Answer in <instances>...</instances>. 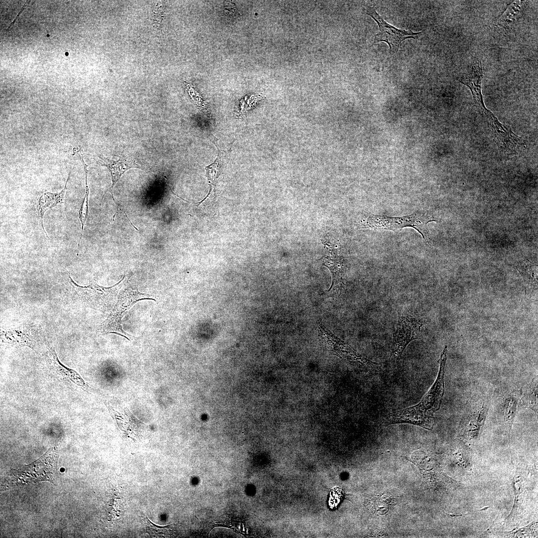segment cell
<instances>
[{
  "mask_svg": "<svg viewBox=\"0 0 538 538\" xmlns=\"http://www.w3.org/2000/svg\"><path fill=\"white\" fill-rule=\"evenodd\" d=\"M488 404L487 401L478 402L469 413L465 428L468 439H475L481 434L488 413Z\"/></svg>",
  "mask_w": 538,
  "mask_h": 538,
  "instance_id": "obj_12",
  "label": "cell"
},
{
  "mask_svg": "<svg viewBox=\"0 0 538 538\" xmlns=\"http://www.w3.org/2000/svg\"><path fill=\"white\" fill-rule=\"evenodd\" d=\"M45 358L48 366L55 374L63 379L70 381L77 386L87 388V384L76 371L65 366L60 362L53 348L47 349Z\"/></svg>",
  "mask_w": 538,
  "mask_h": 538,
  "instance_id": "obj_11",
  "label": "cell"
},
{
  "mask_svg": "<svg viewBox=\"0 0 538 538\" xmlns=\"http://www.w3.org/2000/svg\"><path fill=\"white\" fill-rule=\"evenodd\" d=\"M447 346L441 354L440 366L434 383L416 404L389 414L384 423L387 425L408 423L431 430L434 423V413L440 409L444 393L445 367Z\"/></svg>",
  "mask_w": 538,
  "mask_h": 538,
  "instance_id": "obj_1",
  "label": "cell"
},
{
  "mask_svg": "<svg viewBox=\"0 0 538 538\" xmlns=\"http://www.w3.org/2000/svg\"><path fill=\"white\" fill-rule=\"evenodd\" d=\"M27 1H26V2H25V3H24V4L23 5V7H22V8H21V10H20L19 12V13H18V14H17V15H16V16L15 17V19H14V20H13V21H12V22L11 23V24H10L9 25V26H8V28H7V29H6V31H8V30H9V28H10L11 27V26H12V25L14 24V23L15 21L16 20V19H17V17H18L19 16V15H20V14L21 13V12H22V11H23V10L24 8L25 7V5H26V4H27Z\"/></svg>",
  "mask_w": 538,
  "mask_h": 538,
  "instance_id": "obj_21",
  "label": "cell"
},
{
  "mask_svg": "<svg viewBox=\"0 0 538 538\" xmlns=\"http://www.w3.org/2000/svg\"><path fill=\"white\" fill-rule=\"evenodd\" d=\"M521 394L520 390L514 391L510 393L504 400V422L509 433L512 429Z\"/></svg>",
  "mask_w": 538,
  "mask_h": 538,
  "instance_id": "obj_14",
  "label": "cell"
},
{
  "mask_svg": "<svg viewBox=\"0 0 538 538\" xmlns=\"http://www.w3.org/2000/svg\"><path fill=\"white\" fill-rule=\"evenodd\" d=\"M483 77L481 61L474 59L470 64L466 72L459 77V82L467 86L472 93L476 107L484 118L497 140H503L508 137L510 130L501 124L493 113L485 106L481 92Z\"/></svg>",
  "mask_w": 538,
  "mask_h": 538,
  "instance_id": "obj_3",
  "label": "cell"
},
{
  "mask_svg": "<svg viewBox=\"0 0 538 538\" xmlns=\"http://www.w3.org/2000/svg\"><path fill=\"white\" fill-rule=\"evenodd\" d=\"M74 168V166H73V168L69 172L65 186L62 190L60 192L56 193L45 192L43 193L38 199L36 206L37 214L39 222L41 224L43 232L47 237H48V235L45 231L43 226L44 215L47 210L51 209L58 204H63L64 203L67 185L70 179L71 173Z\"/></svg>",
  "mask_w": 538,
  "mask_h": 538,
  "instance_id": "obj_13",
  "label": "cell"
},
{
  "mask_svg": "<svg viewBox=\"0 0 538 538\" xmlns=\"http://www.w3.org/2000/svg\"><path fill=\"white\" fill-rule=\"evenodd\" d=\"M218 157L214 163L206 167V175L210 184V190L206 197L202 201L198 202V205L202 203L207 198L215 194V187L216 181L219 176L220 171V163Z\"/></svg>",
  "mask_w": 538,
  "mask_h": 538,
  "instance_id": "obj_18",
  "label": "cell"
},
{
  "mask_svg": "<svg viewBox=\"0 0 538 538\" xmlns=\"http://www.w3.org/2000/svg\"><path fill=\"white\" fill-rule=\"evenodd\" d=\"M98 164L102 166H106L109 170L112 179V186L109 189L112 198L116 204L114 196L113 190L115 185L119 180L122 175L128 169L131 168H139L145 169V167L141 165L133 158L127 157H121L117 160L109 159L106 157L98 156Z\"/></svg>",
  "mask_w": 538,
  "mask_h": 538,
  "instance_id": "obj_9",
  "label": "cell"
},
{
  "mask_svg": "<svg viewBox=\"0 0 538 538\" xmlns=\"http://www.w3.org/2000/svg\"><path fill=\"white\" fill-rule=\"evenodd\" d=\"M79 156H80V159H81V160L82 161V163L83 164L84 169V171H85V196H84V199L83 200L81 207H80V208L79 209V220L80 221L81 225V235H80V239H79V242H78V247H79L80 244V242H81V240L82 239V234H83L84 226H85V225L86 224V221L87 220V218H88V215H89V187H88V181H87V174H88V171H87V166L86 164L85 163V161H84V160L83 159V155H81L80 154H79Z\"/></svg>",
  "mask_w": 538,
  "mask_h": 538,
  "instance_id": "obj_15",
  "label": "cell"
},
{
  "mask_svg": "<svg viewBox=\"0 0 538 538\" xmlns=\"http://www.w3.org/2000/svg\"><path fill=\"white\" fill-rule=\"evenodd\" d=\"M58 457L57 447H52L32 463L10 470L5 480L10 485L42 481L55 483L58 476Z\"/></svg>",
  "mask_w": 538,
  "mask_h": 538,
  "instance_id": "obj_2",
  "label": "cell"
},
{
  "mask_svg": "<svg viewBox=\"0 0 538 538\" xmlns=\"http://www.w3.org/2000/svg\"><path fill=\"white\" fill-rule=\"evenodd\" d=\"M521 1H515L511 3L496 21L495 25L502 28H508V26L516 19L521 10Z\"/></svg>",
  "mask_w": 538,
  "mask_h": 538,
  "instance_id": "obj_16",
  "label": "cell"
},
{
  "mask_svg": "<svg viewBox=\"0 0 538 538\" xmlns=\"http://www.w3.org/2000/svg\"><path fill=\"white\" fill-rule=\"evenodd\" d=\"M150 523L151 525L149 526V528H150L151 533L154 535H160L162 536L163 533L166 532V527H159L152 524L150 521Z\"/></svg>",
  "mask_w": 538,
  "mask_h": 538,
  "instance_id": "obj_20",
  "label": "cell"
},
{
  "mask_svg": "<svg viewBox=\"0 0 538 538\" xmlns=\"http://www.w3.org/2000/svg\"><path fill=\"white\" fill-rule=\"evenodd\" d=\"M373 500L375 512L379 514H384L386 513L392 502L389 497L384 496L375 497Z\"/></svg>",
  "mask_w": 538,
  "mask_h": 538,
  "instance_id": "obj_19",
  "label": "cell"
},
{
  "mask_svg": "<svg viewBox=\"0 0 538 538\" xmlns=\"http://www.w3.org/2000/svg\"><path fill=\"white\" fill-rule=\"evenodd\" d=\"M436 220L426 212L417 211L404 216L390 217L371 214L363 220L360 229L386 230L397 231L404 228H412L425 239L426 225Z\"/></svg>",
  "mask_w": 538,
  "mask_h": 538,
  "instance_id": "obj_5",
  "label": "cell"
},
{
  "mask_svg": "<svg viewBox=\"0 0 538 538\" xmlns=\"http://www.w3.org/2000/svg\"><path fill=\"white\" fill-rule=\"evenodd\" d=\"M42 332L36 326L24 325L2 331V336L9 343L31 346L42 337Z\"/></svg>",
  "mask_w": 538,
  "mask_h": 538,
  "instance_id": "obj_10",
  "label": "cell"
},
{
  "mask_svg": "<svg viewBox=\"0 0 538 538\" xmlns=\"http://www.w3.org/2000/svg\"><path fill=\"white\" fill-rule=\"evenodd\" d=\"M70 284L78 298L89 307L102 311L111 310L115 305L117 295L124 285V276L118 283L111 286L100 285L93 281L88 285L81 286L71 278L69 273Z\"/></svg>",
  "mask_w": 538,
  "mask_h": 538,
  "instance_id": "obj_6",
  "label": "cell"
},
{
  "mask_svg": "<svg viewBox=\"0 0 538 538\" xmlns=\"http://www.w3.org/2000/svg\"><path fill=\"white\" fill-rule=\"evenodd\" d=\"M523 403L529 407L537 411L538 408V380L535 378L527 386L522 398Z\"/></svg>",
  "mask_w": 538,
  "mask_h": 538,
  "instance_id": "obj_17",
  "label": "cell"
},
{
  "mask_svg": "<svg viewBox=\"0 0 538 538\" xmlns=\"http://www.w3.org/2000/svg\"><path fill=\"white\" fill-rule=\"evenodd\" d=\"M144 299L155 301L152 294L140 292L130 287L122 288L114 307L99 329L102 333H114L130 340L133 336L123 329L122 319L137 302Z\"/></svg>",
  "mask_w": 538,
  "mask_h": 538,
  "instance_id": "obj_4",
  "label": "cell"
},
{
  "mask_svg": "<svg viewBox=\"0 0 538 538\" xmlns=\"http://www.w3.org/2000/svg\"><path fill=\"white\" fill-rule=\"evenodd\" d=\"M422 321L408 315L402 316L398 320L396 331L393 334V353L395 356H401L408 344L418 338Z\"/></svg>",
  "mask_w": 538,
  "mask_h": 538,
  "instance_id": "obj_8",
  "label": "cell"
},
{
  "mask_svg": "<svg viewBox=\"0 0 538 538\" xmlns=\"http://www.w3.org/2000/svg\"><path fill=\"white\" fill-rule=\"evenodd\" d=\"M367 13L377 23L379 32L375 35V43L384 41L390 47V53L394 54L398 52L401 43L406 39H416L421 32H414L411 30L398 29L387 23L373 7H369Z\"/></svg>",
  "mask_w": 538,
  "mask_h": 538,
  "instance_id": "obj_7",
  "label": "cell"
}]
</instances>
